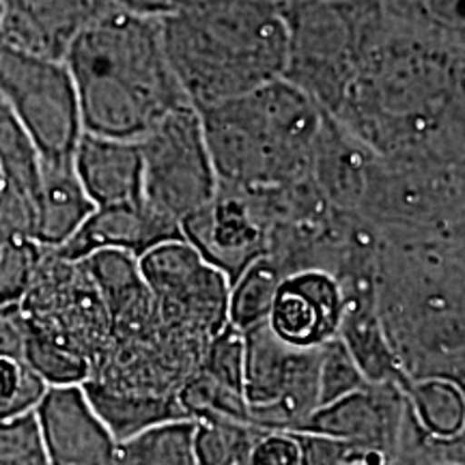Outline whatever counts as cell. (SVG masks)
<instances>
[{"mask_svg": "<svg viewBox=\"0 0 465 465\" xmlns=\"http://www.w3.org/2000/svg\"><path fill=\"white\" fill-rule=\"evenodd\" d=\"M377 5L399 25L465 44L463 0H377Z\"/></svg>", "mask_w": 465, "mask_h": 465, "instance_id": "28", "label": "cell"}, {"mask_svg": "<svg viewBox=\"0 0 465 465\" xmlns=\"http://www.w3.org/2000/svg\"><path fill=\"white\" fill-rule=\"evenodd\" d=\"M160 25L174 78L196 110L282 78L284 0H188Z\"/></svg>", "mask_w": 465, "mask_h": 465, "instance_id": "4", "label": "cell"}, {"mask_svg": "<svg viewBox=\"0 0 465 465\" xmlns=\"http://www.w3.org/2000/svg\"><path fill=\"white\" fill-rule=\"evenodd\" d=\"M143 201L182 223L213 199L218 174L194 106L174 108L138 141Z\"/></svg>", "mask_w": 465, "mask_h": 465, "instance_id": "10", "label": "cell"}, {"mask_svg": "<svg viewBox=\"0 0 465 465\" xmlns=\"http://www.w3.org/2000/svg\"><path fill=\"white\" fill-rule=\"evenodd\" d=\"M138 267L168 330L207 345L229 323V281L185 240L151 248Z\"/></svg>", "mask_w": 465, "mask_h": 465, "instance_id": "11", "label": "cell"}, {"mask_svg": "<svg viewBox=\"0 0 465 465\" xmlns=\"http://www.w3.org/2000/svg\"><path fill=\"white\" fill-rule=\"evenodd\" d=\"M196 113L218 183L237 188H267L306 177L325 114L284 78Z\"/></svg>", "mask_w": 465, "mask_h": 465, "instance_id": "5", "label": "cell"}, {"mask_svg": "<svg viewBox=\"0 0 465 465\" xmlns=\"http://www.w3.org/2000/svg\"><path fill=\"white\" fill-rule=\"evenodd\" d=\"M242 334L248 422L261 429L300 431L319 407V349L284 345L265 322Z\"/></svg>", "mask_w": 465, "mask_h": 465, "instance_id": "12", "label": "cell"}, {"mask_svg": "<svg viewBox=\"0 0 465 465\" xmlns=\"http://www.w3.org/2000/svg\"><path fill=\"white\" fill-rule=\"evenodd\" d=\"M114 7L130 11V14L144 15V17H162L171 15L179 7H183L188 0H113Z\"/></svg>", "mask_w": 465, "mask_h": 465, "instance_id": "36", "label": "cell"}, {"mask_svg": "<svg viewBox=\"0 0 465 465\" xmlns=\"http://www.w3.org/2000/svg\"><path fill=\"white\" fill-rule=\"evenodd\" d=\"M0 95L25 125L39 160H72L83 121L65 61L0 42Z\"/></svg>", "mask_w": 465, "mask_h": 465, "instance_id": "9", "label": "cell"}, {"mask_svg": "<svg viewBox=\"0 0 465 465\" xmlns=\"http://www.w3.org/2000/svg\"><path fill=\"white\" fill-rule=\"evenodd\" d=\"M80 386H83L93 410L97 411V416L102 418V422L106 424L119 444L147 431V429L158 427V424L188 418L183 405L179 403V397L116 391V388L104 386L93 380H86Z\"/></svg>", "mask_w": 465, "mask_h": 465, "instance_id": "23", "label": "cell"}, {"mask_svg": "<svg viewBox=\"0 0 465 465\" xmlns=\"http://www.w3.org/2000/svg\"><path fill=\"white\" fill-rule=\"evenodd\" d=\"M63 61L83 132L141 141L168 113L190 104L168 63L158 17L110 9L74 39Z\"/></svg>", "mask_w": 465, "mask_h": 465, "instance_id": "3", "label": "cell"}, {"mask_svg": "<svg viewBox=\"0 0 465 465\" xmlns=\"http://www.w3.org/2000/svg\"><path fill=\"white\" fill-rule=\"evenodd\" d=\"M110 9L113 0H3L0 42L63 61L74 39Z\"/></svg>", "mask_w": 465, "mask_h": 465, "instance_id": "17", "label": "cell"}, {"mask_svg": "<svg viewBox=\"0 0 465 465\" xmlns=\"http://www.w3.org/2000/svg\"><path fill=\"white\" fill-rule=\"evenodd\" d=\"M287 276L274 259L259 257L231 282L229 323L240 332L263 323L282 278Z\"/></svg>", "mask_w": 465, "mask_h": 465, "instance_id": "26", "label": "cell"}, {"mask_svg": "<svg viewBox=\"0 0 465 465\" xmlns=\"http://www.w3.org/2000/svg\"><path fill=\"white\" fill-rule=\"evenodd\" d=\"M0 168L5 173V183L15 185L35 201L39 185V153L3 95H0Z\"/></svg>", "mask_w": 465, "mask_h": 465, "instance_id": "29", "label": "cell"}, {"mask_svg": "<svg viewBox=\"0 0 465 465\" xmlns=\"http://www.w3.org/2000/svg\"><path fill=\"white\" fill-rule=\"evenodd\" d=\"M45 388L25 358L0 356V420L35 410Z\"/></svg>", "mask_w": 465, "mask_h": 465, "instance_id": "33", "label": "cell"}, {"mask_svg": "<svg viewBox=\"0 0 465 465\" xmlns=\"http://www.w3.org/2000/svg\"><path fill=\"white\" fill-rule=\"evenodd\" d=\"M182 235L231 284L267 252L270 220L259 190L218 183L213 199L183 220Z\"/></svg>", "mask_w": 465, "mask_h": 465, "instance_id": "13", "label": "cell"}, {"mask_svg": "<svg viewBox=\"0 0 465 465\" xmlns=\"http://www.w3.org/2000/svg\"><path fill=\"white\" fill-rule=\"evenodd\" d=\"M366 377L341 336L328 341L317 351L319 407L339 401L366 386Z\"/></svg>", "mask_w": 465, "mask_h": 465, "instance_id": "31", "label": "cell"}, {"mask_svg": "<svg viewBox=\"0 0 465 465\" xmlns=\"http://www.w3.org/2000/svg\"><path fill=\"white\" fill-rule=\"evenodd\" d=\"M26 328L17 304H0V356L25 358Z\"/></svg>", "mask_w": 465, "mask_h": 465, "instance_id": "35", "label": "cell"}, {"mask_svg": "<svg viewBox=\"0 0 465 465\" xmlns=\"http://www.w3.org/2000/svg\"><path fill=\"white\" fill-rule=\"evenodd\" d=\"M45 250L35 237V201L5 183L0 190V304L22 300Z\"/></svg>", "mask_w": 465, "mask_h": 465, "instance_id": "21", "label": "cell"}, {"mask_svg": "<svg viewBox=\"0 0 465 465\" xmlns=\"http://www.w3.org/2000/svg\"><path fill=\"white\" fill-rule=\"evenodd\" d=\"M341 317L339 278L325 270L308 267L282 278L265 323L284 345L319 349L339 336Z\"/></svg>", "mask_w": 465, "mask_h": 465, "instance_id": "15", "label": "cell"}, {"mask_svg": "<svg viewBox=\"0 0 465 465\" xmlns=\"http://www.w3.org/2000/svg\"><path fill=\"white\" fill-rule=\"evenodd\" d=\"M407 405L418 424L435 438L465 435V392L450 380L403 381Z\"/></svg>", "mask_w": 465, "mask_h": 465, "instance_id": "24", "label": "cell"}, {"mask_svg": "<svg viewBox=\"0 0 465 465\" xmlns=\"http://www.w3.org/2000/svg\"><path fill=\"white\" fill-rule=\"evenodd\" d=\"M72 162L95 207L143 199V155L138 141L83 132Z\"/></svg>", "mask_w": 465, "mask_h": 465, "instance_id": "20", "label": "cell"}, {"mask_svg": "<svg viewBox=\"0 0 465 465\" xmlns=\"http://www.w3.org/2000/svg\"><path fill=\"white\" fill-rule=\"evenodd\" d=\"M17 308L26 328L25 351L63 353L89 366L91 373L106 356L113 322L83 261L45 250Z\"/></svg>", "mask_w": 465, "mask_h": 465, "instance_id": "7", "label": "cell"}, {"mask_svg": "<svg viewBox=\"0 0 465 465\" xmlns=\"http://www.w3.org/2000/svg\"><path fill=\"white\" fill-rule=\"evenodd\" d=\"M50 465H110L119 441L80 383L48 386L35 405Z\"/></svg>", "mask_w": 465, "mask_h": 465, "instance_id": "16", "label": "cell"}, {"mask_svg": "<svg viewBox=\"0 0 465 465\" xmlns=\"http://www.w3.org/2000/svg\"><path fill=\"white\" fill-rule=\"evenodd\" d=\"M377 0H284L282 78L332 116L351 83Z\"/></svg>", "mask_w": 465, "mask_h": 465, "instance_id": "6", "label": "cell"}, {"mask_svg": "<svg viewBox=\"0 0 465 465\" xmlns=\"http://www.w3.org/2000/svg\"><path fill=\"white\" fill-rule=\"evenodd\" d=\"M0 465H50L35 410L0 420Z\"/></svg>", "mask_w": 465, "mask_h": 465, "instance_id": "32", "label": "cell"}, {"mask_svg": "<svg viewBox=\"0 0 465 465\" xmlns=\"http://www.w3.org/2000/svg\"><path fill=\"white\" fill-rule=\"evenodd\" d=\"M463 78L465 44L380 9L332 119L383 162H465Z\"/></svg>", "mask_w": 465, "mask_h": 465, "instance_id": "1", "label": "cell"}, {"mask_svg": "<svg viewBox=\"0 0 465 465\" xmlns=\"http://www.w3.org/2000/svg\"><path fill=\"white\" fill-rule=\"evenodd\" d=\"M95 203L89 199L72 160H39V185L35 194V237L48 250H58L89 218Z\"/></svg>", "mask_w": 465, "mask_h": 465, "instance_id": "22", "label": "cell"}, {"mask_svg": "<svg viewBox=\"0 0 465 465\" xmlns=\"http://www.w3.org/2000/svg\"><path fill=\"white\" fill-rule=\"evenodd\" d=\"M377 235H452L465 231V162H383L358 213Z\"/></svg>", "mask_w": 465, "mask_h": 465, "instance_id": "8", "label": "cell"}, {"mask_svg": "<svg viewBox=\"0 0 465 465\" xmlns=\"http://www.w3.org/2000/svg\"><path fill=\"white\" fill-rule=\"evenodd\" d=\"M171 240H183L182 226L141 199L95 207L56 252L83 261L97 250H121L141 259L151 248Z\"/></svg>", "mask_w": 465, "mask_h": 465, "instance_id": "18", "label": "cell"}, {"mask_svg": "<svg viewBox=\"0 0 465 465\" xmlns=\"http://www.w3.org/2000/svg\"><path fill=\"white\" fill-rule=\"evenodd\" d=\"M250 465H304L302 433L293 429H261Z\"/></svg>", "mask_w": 465, "mask_h": 465, "instance_id": "34", "label": "cell"}, {"mask_svg": "<svg viewBox=\"0 0 465 465\" xmlns=\"http://www.w3.org/2000/svg\"><path fill=\"white\" fill-rule=\"evenodd\" d=\"M194 420H171L116 446L110 465H201L194 450Z\"/></svg>", "mask_w": 465, "mask_h": 465, "instance_id": "25", "label": "cell"}, {"mask_svg": "<svg viewBox=\"0 0 465 465\" xmlns=\"http://www.w3.org/2000/svg\"><path fill=\"white\" fill-rule=\"evenodd\" d=\"M194 450L201 465H250L261 427L224 416L194 420Z\"/></svg>", "mask_w": 465, "mask_h": 465, "instance_id": "27", "label": "cell"}, {"mask_svg": "<svg viewBox=\"0 0 465 465\" xmlns=\"http://www.w3.org/2000/svg\"><path fill=\"white\" fill-rule=\"evenodd\" d=\"M3 185H5V173L3 168H0V190H3Z\"/></svg>", "mask_w": 465, "mask_h": 465, "instance_id": "37", "label": "cell"}, {"mask_svg": "<svg viewBox=\"0 0 465 465\" xmlns=\"http://www.w3.org/2000/svg\"><path fill=\"white\" fill-rule=\"evenodd\" d=\"M391 465H465V438H435L427 433L407 405L399 446Z\"/></svg>", "mask_w": 465, "mask_h": 465, "instance_id": "30", "label": "cell"}, {"mask_svg": "<svg viewBox=\"0 0 465 465\" xmlns=\"http://www.w3.org/2000/svg\"><path fill=\"white\" fill-rule=\"evenodd\" d=\"M373 284L377 317L403 381L450 380L463 386V237L377 235Z\"/></svg>", "mask_w": 465, "mask_h": 465, "instance_id": "2", "label": "cell"}, {"mask_svg": "<svg viewBox=\"0 0 465 465\" xmlns=\"http://www.w3.org/2000/svg\"><path fill=\"white\" fill-rule=\"evenodd\" d=\"M0 15H3V0H0Z\"/></svg>", "mask_w": 465, "mask_h": 465, "instance_id": "38", "label": "cell"}, {"mask_svg": "<svg viewBox=\"0 0 465 465\" xmlns=\"http://www.w3.org/2000/svg\"><path fill=\"white\" fill-rule=\"evenodd\" d=\"M377 160L380 158L373 151L347 132L339 121L323 114L312 144L308 177L330 207L358 213Z\"/></svg>", "mask_w": 465, "mask_h": 465, "instance_id": "19", "label": "cell"}, {"mask_svg": "<svg viewBox=\"0 0 465 465\" xmlns=\"http://www.w3.org/2000/svg\"><path fill=\"white\" fill-rule=\"evenodd\" d=\"M405 411L407 399L401 383H366L347 397L317 407L300 431L342 440L392 461Z\"/></svg>", "mask_w": 465, "mask_h": 465, "instance_id": "14", "label": "cell"}]
</instances>
